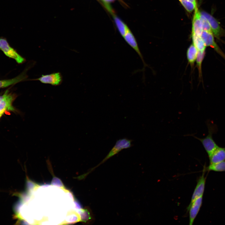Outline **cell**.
Instances as JSON below:
<instances>
[{
	"instance_id": "cell-4",
	"label": "cell",
	"mask_w": 225,
	"mask_h": 225,
	"mask_svg": "<svg viewBox=\"0 0 225 225\" xmlns=\"http://www.w3.org/2000/svg\"><path fill=\"white\" fill-rule=\"evenodd\" d=\"M201 37L206 47H210L213 48L225 60V54L215 42L212 32L203 31Z\"/></svg>"
},
{
	"instance_id": "cell-8",
	"label": "cell",
	"mask_w": 225,
	"mask_h": 225,
	"mask_svg": "<svg viewBox=\"0 0 225 225\" xmlns=\"http://www.w3.org/2000/svg\"><path fill=\"white\" fill-rule=\"evenodd\" d=\"M15 98V95L8 93L0 101V118L6 111L15 110L12 105Z\"/></svg>"
},
{
	"instance_id": "cell-10",
	"label": "cell",
	"mask_w": 225,
	"mask_h": 225,
	"mask_svg": "<svg viewBox=\"0 0 225 225\" xmlns=\"http://www.w3.org/2000/svg\"><path fill=\"white\" fill-rule=\"evenodd\" d=\"M205 172L204 169H203L202 174L198 180L190 204L192 203L197 198L203 196L206 180V178L204 176Z\"/></svg>"
},
{
	"instance_id": "cell-11",
	"label": "cell",
	"mask_w": 225,
	"mask_h": 225,
	"mask_svg": "<svg viewBox=\"0 0 225 225\" xmlns=\"http://www.w3.org/2000/svg\"><path fill=\"white\" fill-rule=\"evenodd\" d=\"M200 12L196 6L195 9L192 28V34L201 36L202 32L200 20Z\"/></svg>"
},
{
	"instance_id": "cell-18",
	"label": "cell",
	"mask_w": 225,
	"mask_h": 225,
	"mask_svg": "<svg viewBox=\"0 0 225 225\" xmlns=\"http://www.w3.org/2000/svg\"><path fill=\"white\" fill-rule=\"evenodd\" d=\"M205 51L200 52L198 51L196 60L197 66L198 69L199 76L200 80L202 78V65L205 55Z\"/></svg>"
},
{
	"instance_id": "cell-14",
	"label": "cell",
	"mask_w": 225,
	"mask_h": 225,
	"mask_svg": "<svg viewBox=\"0 0 225 225\" xmlns=\"http://www.w3.org/2000/svg\"><path fill=\"white\" fill-rule=\"evenodd\" d=\"M198 51L192 43L188 48L187 52V57L188 62L191 67L193 68L196 61Z\"/></svg>"
},
{
	"instance_id": "cell-3",
	"label": "cell",
	"mask_w": 225,
	"mask_h": 225,
	"mask_svg": "<svg viewBox=\"0 0 225 225\" xmlns=\"http://www.w3.org/2000/svg\"><path fill=\"white\" fill-rule=\"evenodd\" d=\"M0 49L6 55L14 59L19 64L22 63L26 61L24 58L10 46L7 40L4 38H0Z\"/></svg>"
},
{
	"instance_id": "cell-15",
	"label": "cell",
	"mask_w": 225,
	"mask_h": 225,
	"mask_svg": "<svg viewBox=\"0 0 225 225\" xmlns=\"http://www.w3.org/2000/svg\"><path fill=\"white\" fill-rule=\"evenodd\" d=\"M192 44L198 51H205L206 46L205 45L201 36L192 34Z\"/></svg>"
},
{
	"instance_id": "cell-19",
	"label": "cell",
	"mask_w": 225,
	"mask_h": 225,
	"mask_svg": "<svg viewBox=\"0 0 225 225\" xmlns=\"http://www.w3.org/2000/svg\"><path fill=\"white\" fill-rule=\"evenodd\" d=\"M200 18L202 31L212 32L208 21L205 17L201 14V13Z\"/></svg>"
},
{
	"instance_id": "cell-5",
	"label": "cell",
	"mask_w": 225,
	"mask_h": 225,
	"mask_svg": "<svg viewBox=\"0 0 225 225\" xmlns=\"http://www.w3.org/2000/svg\"><path fill=\"white\" fill-rule=\"evenodd\" d=\"M208 21L213 35L219 40L221 37L224 35L225 32L218 21L212 15L204 11L200 12Z\"/></svg>"
},
{
	"instance_id": "cell-23",
	"label": "cell",
	"mask_w": 225,
	"mask_h": 225,
	"mask_svg": "<svg viewBox=\"0 0 225 225\" xmlns=\"http://www.w3.org/2000/svg\"><path fill=\"white\" fill-rule=\"evenodd\" d=\"M105 0L106 1H112V0Z\"/></svg>"
},
{
	"instance_id": "cell-1",
	"label": "cell",
	"mask_w": 225,
	"mask_h": 225,
	"mask_svg": "<svg viewBox=\"0 0 225 225\" xmlns=\"http://www.w3.org/2000/svg\"><path fill=\"white\" fill-rule=\"evenodd\" d=\"M208 134L204 138H201L192 135L194 137L200 141L207 152L209 157H210L214 151L218 147L212 138V134L217 130L215 125H211L207 123Z\"/></svg>"
},
{
	"instance_id": "cell-9",
	"label": "cell",
	"mask_w": 225,
	"mask_h": 225,
	"mask_svg": "<svg viewBox=\"0 0 225 225\" xmlns=\"http://www.w3.org/2000/svg\"><path fill=\"white\" fill-rule=\"evenodd\" d=\"M127 43L133 48L138 54L143 64L144 67L147 66L144 62L142 55L139 49L136 40L134 35L129 29L123 37Z\"/></svg>"
},
{
	"instance_id": "cell-6",
	"label": "cell",
	"mask_w": 225,
	"mask_h": 225,
	"mask_svg": "<svg viewBox=\"0 0 225 225\" xmlns=\"http://www.w3.org/2000/svg\"><path fill=\"white\" fill-rule=\"evenodd\" d=\"M32 80H38L44 84H50L57 86L61 84L62 81V77L59 72H56L50 74L42 75L38 78L32 79Z\"/></svg>"
},
{
	"instance_id": "cell-20",
	"label": "cell",
	"mask_w": 225,
	"mask_h": 225,
	"mask_svg": "<svg viewBox=\"0 0 225 225\" xmlns=\"http://www.w3.org/2000/svg\"><path fill=\"white\" fill-rule=\"evenodd\" d=\"M186 10L189 12H191L195 9L197 5L186 0H179Z\"/></svg>"
},
{
	"instance_id": "cell-16",
	"label": "cell",
	"mask_w": 225,
	"mask_h": 225,
	"mask_svg": "<svg viewBox=\"0 0 225 225\" xmlns=\"http://www.w3.org/2000/svg\"><path fill=\"white\" fill-rule=\"evenodd\" d=\"M206 171H213L218 172L225 171V161L210 164L207 167L204 169Z\"/></svg>"
},
{
	"instance_id": "cell-13",
	"label": "cell",
	"mask_w": 225,
	"mask_h": 225,
	"mask_svg": "<svg viewBox=\"0 0 225 225\" xmlns=\"http://www.w3.org/2000/svg\"><path fill=\"white\" fill-rule=\"evenodd\" d=\"M28 69V68L24 70L20 75L13 78L0 80V88L8 87L25 80L27 77L26 72Z\"/></svg>"
},
{
	"instance_id": "cell-22",
	"label": "cell",
	"mask_w": 225,
	"mask_h": 225,
	"mask_svg": "<svg viewBox=\"0 0 225 225\" xmlns=\"http://www.w3.org/2000/svg\"><path fill=\"white\" fill-rule=\"evenodd\" d=\"M187 1L193 3L195 5H197L196 0H186Z\"/></svg>"
},
{
	"instance_id": "cell-2",
	"label": "cell",
	"mask_w": 225,
	"mask_h": 225,
	"mask_svg": "<svg viewBox=\"0 0 225 225\" xmlns=\"http://www.w3.org/2000/svg\"><path fill=\"white\" fill-rule=\"evenodd\" d=\"M132 140L126 138L120 139L117 140L114 146L105 158L98 165L93 168L90 172L92 171L97 167L123 149L128 148L132 147Z\"/></svg>"
},
{
	"instance_id": "cell-17",
	"label": "cell",
	"mask_w": 225,
	"mask_h": 225,
	"mask_svg": "<svg viewBox=\"0 0 225 225\" xmlns=\"http://www.w3.org/2000/svg\"><path fill=\"white\" fill-rule=\"evenodd\" d=\"M113 17L118 30L123 37L126 34L129 29L126 25L118 18L114 15Z\"/></svg>"
},
{
	"instance_id": "cell-21",
	"label": "cell",
	"mask_w": 225,
	"mask_h": 225,
	"mask_svg": "<svg viewBox=\"0 0 225 225\" xmlns=\"http://www.w3.org/2000/svg\"><path fill=\"white\" fill-rule=\"evenodd\" d=\"M8 93V90H7L2 95L0 96V101Z\"/></svg>"
},
{
	"instance_id": "cell-12",
	"label": "cell",
	"mask_w": 225,
	"mask_h": 225,
	"mask_svg": "<svg viewBox=\"0 0 225 225\" xmlns=\"http://www.w3.org/2000/svg\"><path fill=\"white\" fill-rule=\"evenodd\" d=\"M210 164L225 161V148L218 147L209 157Z\"/></svg>"
},
{
	"instance_id": "cell-7",
	"label": "cell",
	"mask_w": 225,
	"mask_h": 225,
	"mask_svg": "<svg viewBox=\"0 0 225 225\" xmlns=\"http://www.w3.org/2000/svg\"><path fill=\"white\" fill-rule=\"evenodd\" d=\"M202 196L196 199L192 202L190 204L187 208V210L189 211V225L193 224L195 219L199 212L202 206Z\"/></svg>"
}]
</instances>
